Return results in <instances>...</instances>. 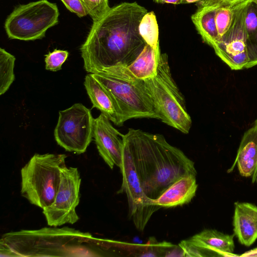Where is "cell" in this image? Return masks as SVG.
<instances>
[{"instance_id":"27","label":"cell","mask_w":257,"mask_h":257,"mask_svg":"<svg viewBox=\"0 0 257 257\" xmlns=\"http://www.w3.org/2000/svg\"><path fill=\"white\" fill-rule=\"evenodd\" d=\"M246 47L248 62L245 68H249L257 65V32L247 39Z\"/></svg>"},{"instance_id":"17","label":"cell","mask_w":257,"mask_h":257,"mask_svg":"<svg viewBox=\"0 0 257 257\" xmlns=\"http://www.w3.org/2000/svg\"><path fill=\"white\" fill-rule=\"evenodd\" d=\"M196 6L191 20L203 41L213 47L219 40L215 20L217 5L211 0H203Z\"/></svg>"},{"instance_id":"7","label":"cell","mask_w":257,"mask_h":257,"mask_svg":"<svg viewBox=\"0 0 257 257\" xmlns=\"http://www.w3.org/2000/svg\"><path fill=\"white\" fill-rule=\"evenodd\" d=\"M59 16L55 4L39 0L16 7L4 27L10 39L34 41L45 37L47 31L58 23Z\"/></svg>"},{"instance_id":"13","label":"cell","mask_w":257,"mask_h":257,"mask_svg":"<svg viewBox=\"0 0 257 257\" xmlns=\"http://www.w3.org/2000/svg\"><path fill=\"white\" fill-rule=\"evenodd\" d=\"M233 217L234 234L246 246L257 239V206L248 202L234 203Z\"/></svg>"},{"instance_id":"23","label":"cell","mask_w":257,"mask_h":257,"mask_svg":"<svg viewBox=\"0 0 257 257\" xmlns=\"http://www.w3.org/2000/svg\"><path fill=\"white\" fill-rule=\"evenodd\" d=\"M68 55L69 52L66 50L55 49L49 52L45 55L46 69L51 71L60 70Z\"/></svg>"},{"instance_id":"18","label":"cell","mask_w":257,"mask_h":257,"mask_svg":"<svg viewBox=\"0 0 257 257\" xmlns=\"http://www.w3.org/2000/svg\"><path fill=\"white\" fill-rule=\"evenodd\" d=\"M84 85L92 103V108H96L114 124L122 125L116 105L110 94L105 88L89 73L85 77Z\"/></svg>"},{"instance_id":"14","label":"cell","mask_w":257,"mask_h":257,"mask_svg":"<svg viewBox=\"0 0 257 257\" xmlns=\"http://www.w3.org/2000/svg\"><path fill=\"white\" fill-rule=\"evenodd\" d=\"M196 176H183L165 190L154 203L161 208L182 206L191 202L196 195L198 188Z\"/></svg>"},{"instance_id":"12","label":"cell","mask_w":257,"mask_h":257,"mask_svg":"<svg viewBox=\"0 0 257 257\" xmlns=\"http://www.w3.org/2000/svg\"><path fill=\"white\" fill-rule=\"evenodd\" d=\"M102 113L94 118L93 138L100 156L112 169L120 167L123 147V136Z\"/></svg>"},{"instance_id":"29","label":"cell","mask_w":257,"mask_h":257,"mask_svg":"<svg viewBox=\"0 0 257 257\" xmlns=\"http://www.w3.org/2000/svg\"><path fill=\"white\" fill-rule=\"evenodd\" d=\"M155 3L161 4H171L174 5L182 4L183 0H153Z\"/></svg>"},{"instance_id":"9","label":"cell","mask_w":257,"mask_h":257,"mask_svg":"<svg viewBox=\"0 0 257 257\" xmlns=\"http://www.w3.org/2000/svg\"><path fill=\"white\" fill-rule=\"evenodd\" d=\"M122 184L117 193H124L127 197L128 217L135 227L143 231L152 215L161 207L145 194L131 155L123 143L122 160L119 167Z\"/></svg>"},{"instance_id":"3","label":"cell","mask_w":257,"mask_h":257,"mask_svg":"<svg viewBox=\"0 0 257 257\" xmlns=\"http://www.w3.org/2000/svg\"><path fill=\"white\" fill-rule=\"evenodd\" d=\"M93 239L88 232L68 227L21 230L3 234L0 253L1 256H65V253L79 250L75 247Z\"/></svg>"},{"instance_id":"32","label":"cell","mask_w":257,"mask_h":257,"mask_svg":"<svg viewBox=\"0 0 257 257\" xmlns=\"http://www.w3.org/2000/svg\"><path fill=\"white\" fill-rule=\"evenodd\" d=\"M214 2L218 3H222V4H229V3H234L240 0H212Z\"/></svg>"},{"instance_id":"25","label":"cell","mask_w":257,"mask_h":257,"mask_svg":"<svg viewBox=\"0 0 257 257\" xmlns=\"http://www.w3.org/2000/svg\"><path fill=\"white\" fill-rule=\"evenodd\" d=\"M245 25L247 33V39L249 38L257 32V5L250 2L248 5L245 16Z\"/></svg>"},{"instance_id":"31","label":"cell","mask_w":257,"mask_h":257,"mask_svg":"<svg viewBox=\"0 0 257 257\" xmlns=\"http://www.w3.org/2000/svg\"><path fill=\"white\" fill-rule=\"evenodd\" d=\"M253 125L257 126V118L254 121ZM251 179H252V183H257V168H256L255 170L254 171V173H253V174L251 176Z\"/></svg>"},{"instance_id":"28","label":"cell","mask_w":257,"mask_h":257,"mask_svg":"<svg viewBox=\"0 0 257 257\" xmlns=\"http://www.w3.org/2000/svg\"><path fill=\"white\" fill-rule=\"evenodd\" d=\"M66 8L79 17L88 15L82 0H61Z\"/></svg>"},{"instance_id":"21","label":"cell","mask_w":257,"mask_h":257,"mask_svg":"<svg viewBox=\"0 0 257 257\" xmlns=\"http://www.w3.org/2000/svg\"><path fill=\"white\" fill-rule=\"evenodd\" d=\"M139 32L147 44L156 50H160L159 40V28L154 12H147L141 21Z\"/></svg>"},{"instance_id":"4","label":"cell","mask_w":257,"mask_h":257,"mask_svg":"<svg viewBox=\"0 0 257 257\" xmlns=\"http://www.w3.org/2000/svg\"><path fill=\"white\" fill-rule=\"evenodd\" d=\"M92 75L110 94L122 125L132 118L161 119L144 80L133 76L127 66L104 68Z\"/></svg>"},{"instance_id":"30","label":"cell","mask_w":257,"mask_h":257,"mask_svg":"<svg viewBox=\"0 0 257 257\" xmlns=\"http://www.w3.org/2000/svg\"><path fill=\"white\" fill-rule=\"evenodd\" d=\"M239 256H257V247L244 252L240 255Z\"/></svg>"},{"instance_id":"1","label":"cell","mask_w":257,"mask_h":257,"mask_svg":"<svg viewBox=\"0 0 257 257\" xmlns=\"http://www.w3.org/2000/svg\"><path fill=\"white\" fill-rule=\"evenodd\" d=\"M147 12L137 2H123L93 21L80 48L86 71L93 74L104 68L131 64L147 44L139 27Z\"/></svg>"},{"instance_id":"6","label":"cell","mask_w":257,"mask_h":257,"mask_svg":"<svg viewBox=\"0 0 257 257\" xmlns=\"http://www.w3.org/2000/svg\"><path fill=\"white\" fill-rule=\"evenodd\" d=\"M162 122L188 134L192 120L184 98L174 81L166 54H161L156 75L144 80Z\"/></svg>"},{"instance_id":"10","label":"cell","mask_w":257,"mask_h":257,"mask_svg":"<svg viewBox=\"0 0 257 257\" xmlns=\"http://www.w3.org/2000/svg\"><path fill=\"white\" fill-rule=\"evenodd\" d=\"M81 179L77 168L65 167L53 203L43 209L48 225L58 227L79 220L76 208L80 201Z\"/></svg>"},{"instance_id":"19","label":"cell","mask_w":257,"mask_h":257,"mask_svg":"<svg viewBox=\"0 0 257 257\" xmlns=\"http://www.w3.org/2000/svg\"><path fill=\"white\" fill-rule=\"evenodd\" d=\"M160 50H156L146 44L137 59L127 69L135 77L145 80L155 76L161 55Z\"/></svg>"},{"instance_id":"15","label":"cell","mask_w":257,"mask_h":257,"mask_svg":"<svg viewBox=\"0 0 257 257\" xmlns=\"http://www.w3.org/2000/svg\"><path fill=\"white\" fill-rule=\"evenodd\" d=\"M234 234L224 233L214 229H205L189 240L210 252L213 256H239L233 253Z\"/></svg>"},{"instance_id":"2","label":"cell","mask_w":257,"mask_h":257,"mask_svg":"<svg viewBox=\"0 0 257 257\" xmlns=\"http://www.w3.org/2000/svg\"><path fill=\"white\" fill-rule=\"evenodd\" d=\"M123 143L132 157L146 195L155 200L180 178L197 175L194 163L160 134L129 128Z\"/></svg>"},{"instance_id":"5","label":"cell","mask_w":257,"mask_h":257,"mask_svg":"<svg viewBox=\"0 0 257 257\" xmlns=\"http://www.w3.org/2000/svg\"><path fill=\"white\" fill-rule=\"evenodd\" d=\"M65 154H35L22 168L21 195L42 209L51 205L58 191Z\"/></svg>"},{"instance_id":"34","label":"cell","mask_w":257,"mask_h":257,"mask_svg":"<svg viewBox=\"0 0 257 257\" xmlns=\"http://www.w3.org/2000/svg\"><path fill=\"white\" fill-rule=\"evenodd\" d=\"M252 2L257 5V0H252Z\"/></svg>"},{"instance_id":"11","label":"cell","mask_w":257,"mask_h":257,"mask_svg":"<svg viewBox=\"0 0 257 257\" xmlns=\"http://www.w3.org/2000/svg\"><path fill=\"white\" fill-rule=\"evenodd\" d=\"M249 3L236 12L227 32L212 47L216 54L232 70L245 68L248 62L245 16Z\"/></svg>"},{"instance_id":"8","label":"cell","mask_w":257,"mask_h":257,"mask_svg":"<svg viewBox=\"0 0 257 257\" xmlns=\"http://www.w3.org/2000/svg\"><path fill=\"white\" fill-rule=\"evenodd\" d=\"M54 137L66 151L84 153L93 138L94 118L89 109L80 103L59 112Z\"/></svg>"},{"instance_id":"16","label":"cell","mask_w":257,"mask_h":257,"mask_svg":"<svg viewBox=\"0 0 257 257\" xmlns=\"http://www.w3.org/2000/svg\"><path fill=\"white\" fill-rule=\"evenodd\" d=\"M237 165L243 177H251L257 168V126L253 125L243 135L235 161L228 172Z\"/></svg>"},{"instance_id":"20","label":"cell","mask_w":257,"mask_h":257,"mask_svg":"<svg viewBox=\"0 0 257 257\" xmlns=\"http://www.w3.org/2000/svg\"><path fill=\"white\" fill-rule=\"evenodd\" d=\"M211 1L217 5L215 20L219 37L218 41L227 32L231 26L236 12L242 7L252 1L240 0L232 3L222 4Z\"/></svg>"},{"instance_id":"26","label":"cell","mask_w":257,"mask_h":257,"mask_svg":"<svg viewBox=\"0 0 257 257\" xmlns=\"http://www.w3.org/2000/svg\"><path fill=\"white\" fill-rule=\"evenodd\" d=\"M179 245L183 250L185 256H213L210 252L194 244L189 239L182 240Z\"/></svg>"},{"instance_id":"24","label":"cell","mask_w":257,"mask_h":257,"mask_svg":"<svg viewBox=\"0 0 257 257\" xmlns=\"http://www.w3.org/2000/svg\"><path fill=\"white\" fill-rule=\"evenodd\" d=\"M93 21L100 18L110 8L108 0H82Z\"/></svg>"},{"instance_id":"33","label":"cell","mask_w":257,"mask_h":257,"mask_svg":"<svg viewBox=\"0 0 257 257\" xmlns=\"http://www.w3.org/2000/svg\"><path fill=\"white\" fill-rule=\"evenodd\" d=\"M203 0H183L182 4L197 3Z\"/></svg>"},{"instance_id":"22","label":"cell","mask_w":257,"mask_h":257,"mask_svg":"<svg viewBox=\"0 0 257 257\" xmlns=\"http://www.w3.org/2000/svg\"><path fill=\"white\" fill-rule=\"evenodd\" d=\"M15 57L0 48V95L4 94L15 80L14 68Z\"/></svg>"}]
</instances>
